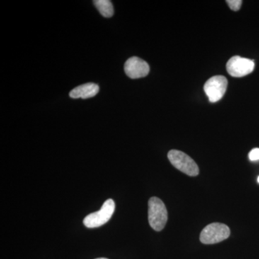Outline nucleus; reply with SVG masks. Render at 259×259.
Masks as SVG:
<instances>
[{"instance_id":"9","label":"nucleus","mask_w":259,"mask_h":259,"mask_svg":"<svg viewBox=\"0 0 259 259\" xmlns=\"http://www.w3.org/2000/svg\"><path fill=\"white\" fill-rule=\"evenodd\" d=\"M94 4L100 14L105 18H111L114 15L113 5L110 0H95Z\"/></svg>"},{"instance_id":"6","label":"nucleus","mask_w":259,"mask_h":259,"mask_svg":"<svg viewBox=\"0 0 259 259\" xmlns=\"http://www.w3.org/2000/svg\"><path fill=\"white\" fill-rule=\"evenodd\" d=\"M254 67V61L239 56H233L226 64L228 74L233 77H243L246 76L253 72Z\"/></svg>"},{"instance_id":"1","label":"nucleus","mask_w":259,"mask_h":259,"mask_svg":"<svg viewBox=\"0 0 259 259\" xmlns=\"http://www.w3.org/2000/svg\"><path fill=\"white\" fill-rule=\"evenodd\" d=\"M168 212L161 199L153 197L148 201V221L156 231H161L166 226Z\"/></svg>"},{"instance_id":"13","label":"nucleus","mask_w":259,"mask_h":259,"mask_svg":"<svg viewBox=\"0 0 259 259\" xmlns=\"http://www.w3.org/2000/svg\"><path fill=\"white\" fill-rule=\"evenodd\" d=\"M257 181H258V182L259 183V177H258V180H257Z\"/></svg>"},{"instance_id":"10","label":"nucleus","mask_w":259,"mask_h":259,"mask_svg":"<svg viewBox=\"0 0 259 259\" xmlns=\"http://www.w3.org/2000/svg\"><path fill=\"white\" fill-rule=\"evenodd\" d=\"M227 4L233 11H238L241 8L242 3L241 0H227Z\"/></svg>"},{"instance_id":"11","label":"nucleus","mask_w":259,"mask_h":259,"mask_svg":"<svg viewBox=\"0 0 259 259\" xmlns=\"http://www.w3.org/2000/svg\"><path fill=\"white\" fill-rule=\"evenodd\" d=\"M248 157L251 161H258L259 148H254V149L251 150L249 154H248Z\"/></svg>"},{"instance_id":"4","label":"nucleus","mask_w":259,"mask_h":259,"mask_svg":"<svg viewBox=\"0 0 259 259\" xmlns=\"http://www.w3.org/2000/svg\"><path fill=\"white\" fill-rule=\"evenodd\" d=\"M115 204L112 199H107L102 208L96 212L88 214L83 220V224L88 228H98L108 222L115 211Z\"/></svg>"},{"instance_id":"8","label":"nucleus","mask_w":259,"mask_h":259,"mask_svg":"<svg viewBox=\"0 0 259 259\" xmlns=\"http://www.w3.org/2000/svg\"><path fill=\"white\" fill-rule=\"evenodd\" d=\"M100 91V87L95 83H87L71 90L70 97L73 99H88L96 96Z\"/></svg>"},{"instance_id":"12","label":"nucleus","mask_w":259,"mask_h":259,"mask_svg":"<svg viewBox=\"0 0 259 259\" xmlns=\"http://www.w3.org/2000/svg\"><path fill=\"white\" fill-rule=\"evenodd\" d=\"M96 259H108V258H96Z\"/></svg>"},{"instance_id":"2","label":"nucleus","mask_w":259,"mask_h":259,"mask_svg":"<svg viewBox=\"0 0 259 259\" xmlns=\"http://www.w3.org/2000/svg\"><path fill=\"white\" fill-rule=\"evenodd\" d=\"M168 158L172 165L190 177H196L199 175V167L190 156L182 151L171 150L168 153Z\"/></svg>"},{"instance_id":"7","label":"nucleus","mask_w":259,"mask_h":259,"mask_svg":"<svg viewBox=\"0 0 259 259\" xmlns=\"http://www.w3.org/2000/svg\"><path fill=\"white\" fill-rule=\"evenodd\" d=\"M124 70L126 75L131 79H140L149 74L150 67L147 62L134 56L126 61Z\"/></svg>"},{"instance_id":"3","label":"nucleus","mask_w":259,"mask_h":259,"mask_svg":"<svg viewBox=\"0 0 259 259\" xmlns=\"http://www.w3.org/2000/svg\"><path fill=\"white\" fill-rule=\"evenodd\" d=\"M231 235L230 228L223 223H214L201 232L199 239L204 244H214L226 240Z\"/></svg>"},{"instance_id":"5","label":"nucleus","mask_w":259,"mask_h":259,"mask_svg":"<svg viewBox=\"0 0 259 259\" xmlns=\"http://www.w3.org/2000/svg\"><path fill=\"white\" fill-rule=\"evenodd\" d=\"M228 80L223 76H214L204 83V90L209 102H217L221 100L228 88Z\"/></svg>"}]
</instances>
